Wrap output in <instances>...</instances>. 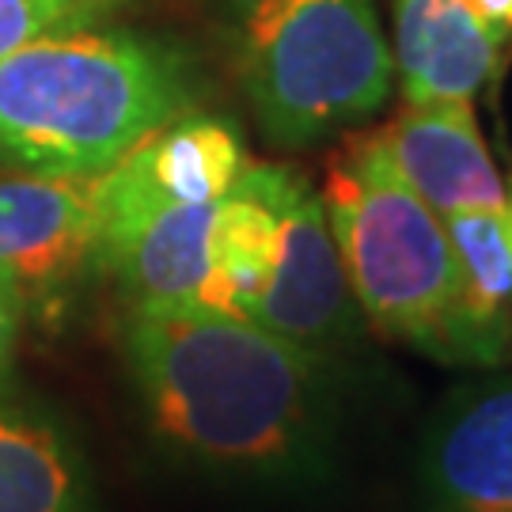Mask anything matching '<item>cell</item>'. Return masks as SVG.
Wrapping results in <instances>:
<instances>
[{"mask_svg": "<svg viewBox=\"0 0 512 512\" xmlns=\"http://www.w3.org/2000/svg\"><path fill=\"white\" fill-rule=\"evenodd\" d=\"M129 384L175 456L258 482H319L334 459L327 365L251 319L202 304H129Z\"/></svg>", "mask_w": 512, "mask_h": 512, "instance_id": "6da1fadb", "label": "cell"}, {"mask_svg": "<svg viewBox=\"0 0 512 512\" xmlns=\"http://www.w3.org/2000/svg\"><path fill=\"white\" fill-rule=\"evenodd\" d=\"M183 46L129 27H84L0 57V171L88 179L198 107Z\"/></svg>", "mask_w": 512, "mask_h": 512, "instance_id": "7a4b0ae2", "label": "cell"}, {"mask_svg": "<svg viewBox=\"0 0 512 512\" xmlns=\"http://www.w3.org/2000/svg\"><path fill=\"white\" fill-rule=\"evenodd\" d=\"M323 205L353 300L384 338L437 365L501 368L471 319L444 217L403 183L380 133L334 156Z\"/></svg>", "mask_w": 512, "mask_h": 512, "instance_id": "3957f363", "label": "cell"}, {"mask_svg": "<svg viewBox=\"0 0 512 512\" xmlns=\"http://www.w3.org/2000/svg\"><path fill=\"white\" fill-rule=\"evenodd\" d=\"M239 88L262 137L304 148L391 99L395 54L376 0H228Z\"/></svg>", "mask_w": 512, "mask_h": 512, "instance_id": "277c9868", "label": "cell"}, {"mask_svg": "<svg viewBox=\"0 0 512 512\" xmlns=\"http://www.w3.org/2000/svg\"><path fill=\"white\" fill-rule=\"evenodd\" d=\"M103 175L0 171V281L23 315L54 319L88 277L99 274Z\"/></svg>", "mask_w": 512, "mask_h": 512, "instance_id": "5b68a950", "label": "cell"}, {"mask_svg": "<svg viewBox=\"0 0 512 512\" xmlns=\"http://www.w3.org/2000/svg\"><path fill=\"white\" fill-rule=\"evenodd\" d=\"M251 323L293 342L323 365L361 338V308L334 247L327 205L304 171H296L285 194L277 255Z\"/></svg>", "mask_w": 512, "mask_h": 512, "instance_id": "8992f818", "label": "cell"}, {"mask_svg": "<svg viewBox=\"0 0 512 512\" xmlns=\"http://www.w3.org/2000/svg\"><path fill=\"white\" fill-rule=\"evenodd\" d=\"M425 512H512V372L459 387L418 452Z\"/></svg>", "mask_w": 512, "mask_h": 512, "instance_id": "52a82bcc", "label": "cell"}, {"mask_svg": "<svg viewBox=\"0 0 512 512\" xmlns=\"http://www.w3.org/2000/svg\"><path fill=\"white\" fill-rule=\"evenodd\" d=\"M403 183L440 217L467 209H509L490 148L482 141L471 99L406 103L376 129Z\"/></svg>", "mask_w": 512, "mask_h": 512, "instance_id": "ba28073f", "label": "cell"}, {"mask_svg": "<svg viewBox=\"0 0 512 512\" xmlns=\"http://www.w3.org/2000/svg\"><path fill=\"white\" fill-rule=\"evenodd\" d=\"M505 42L475 0H395V76L406 103L475 99Z\"/></svg>", "mask_w": 512, "mask_h": 512, "instance_id": "9c48e42d", "label": "cell"}, {"mask_svg": "<svg viewBox=\"0 0 512 512\" xmlns=\"http://www.w3.org/2000/svg\"><path fill=\"white\" fill-rule=\"evenodd\" d=\"M296 179L289 164H247L236 186L217 202L209 228V270L198 304L251 319L270 277L285 194Z\"/></svg>", "mask_w": 512, "mask_h": 512, "instance_id": "30bf717a", "label": "cell"}, {"mask_svg": "<svg viewBox=\"0 0 512 512\" xmlns=\"http://www.w3.org/2000/svg\"><path fill=\"white\" fill-rule=\"evenodd\" d=\"M0 512H95L88 456L50 406L0 391Z\"/></svg>", "mask_w": 512, "mask_h": 512, "instance_id": "8fae6325", "label": "cell"}, {"mask_svg": "<svg viewBox=\"0 0 512 512\" xmlns=\"http://www.w3.org/2000/svg\"><path fill=\"white\" fill-rule=\"evenodd\" d=\"M247 164L251 160L236 129L220 118L190 110L145 137L114 167H122V175L145 186L148 194H160L171 202L209 205L220 202L236 186Z\"/></svg>", "mask_w": 512, "mask_h": 512, "instance_id": "7c38bea8", "label": "cell"}, {"mask_svg": "<svg viewBox=\"0 0 512 512\" xmlns=\"http://www.w3.org/2000/svg\"><path fill=\"white\" fill-rule=\"evenodd\" d=\"M463 266L467 308L478 334L505 365L512 353V228L509 209H467L444 217Z\"/></svg>", "mask_w": 512, "mask_h": 512, "instance_id": "4fadbf2b", "label": "cell"}, {"mask_svg": "<svg viewBox=\"0 0 512 512\" xmlns=\"http://www.w3.org/2000/svg\"><path fill=\"white\" fill-rule=\"evenodd\" d=\"M133 4L137 0H0V57L38 38L99 27Z\"/></svg>", "mask_w": 512, "mask_h": 512, "instance_id": "5bb4252c", "label": "cell"}, {"mask_svg": "<svg viewBox=\"0 0 512 512\" xmlns=\"http://www.w3.org/2000/svg\"><path fill=\"white\" fill-rule=\"evenodd\" d=\"M19 319H23V308H19L16 293L0 281V391L8 384V372H12V353H16V338H19Z\"/></svg>", "mask_w": 512, "mask_h": 512, "instance_id": "9a60e30c", "label": "cell"}, {"mask_svg": "<svg viewBox=\"0 0 512 512\" xmlns=\"http://www.w3.org/2000/svg\"><path fill=\"white\" fill-rule=\"evenodd\" d=\"M475 8L494 31H501L505 38L512 35V0H475Z\"/></svg>", "mask_w": 512, "mask_h": 512, "instance_id": "2e32d148", "label": "cell"}, {"mask_svg": "<svg viewBox=\"0 0 512 512\" xmlns=\"http://www.w3.org/2000/svg\"><path fill=\"white\" fill-rule=\"evenodd\" d=\"M509 228H512V198H509Z\"/></svg>", "mask_w": 512, "mask_h": 512, "instance_id": "e0dca14e", "label": "cell"}]
</instances>
